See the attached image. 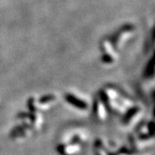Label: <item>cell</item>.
<instances>
[{
  "instance_id": "cell-1",
  "label": "cell",
  "mask_w": 155,
  "mask_h": 155,
  "mask_svg": "<svg viewBox=\"0 0 155 155\" xmlns=\"http://www.w3.org/2000/svg\"><path fill=\"white\" fill-rule=\"evenodd\" d=\"M101 100L104 102L107 110L115 113L121 114L127 112L128 109L133 106V102L128 97L120 94L116 90H107L101 96Z\"/></svg>"
},
{
  "instance_id": "cell-2",
  "label": "cell",
  "mask_w": 155,
  "mask_h": 155,
  "mask_svg": "<svg viewBox=\"0 0 155 155\" xmlns=\"http://www.w3.org/2000/svg\"><path fill=\"white\" fill-rule=\"evenodd\" d=\"M84 138L81 136H74L68 143H61L57 147L59 153L61 155H76L82 150V142Z\"/></svg>"
},
{
  "instance_id": "cell-3",
  "label": "cell",
  "mask_w": 155,
  "mask_h": 155,
  "mask_svg": "<svg viewBox=\"0 0 155 155\" xmlns=\"http://www.w3.org/2000/svg\"><path fill=\"white\" fill-rule=\"evenodd\" d=\"M56 102V98L53 95H47L38 100H35L34 98H30L28 102V106L29 110L32 112L40 113L41 111L46 110L49 109Z\"/></svg>"
},
{
  "instance_id": "cell-4",
  "label": "cell",
  "mask_w": 155,
  "mask_h": 155,
  "mask_svg": "<svg viewBox=\"0 0 155 155\" xmlns=\"http://www.w3.org/2000/svg\"><path fill=\"white\" fill-rule=\"evenodd\" d=\"M93 112H94L95 117L98 121H105L107 119L108 115V110L104 105V102L101 100V98H97L95 100L94 105H93Z\"/></svg>"
},
{
  "instance_id": "cell-5",
  "label": "cell",
  "mask_w": 155,
  "mask_h": 155,
  "mask_svg": "<svg viewBox=\"0 0 155 155\" xmlns=\"http://www.w3.org/2000/svg\"><path fill=\"white\" fill-rule=\"evenodd\" d=\"M32 128L26 125V124H22L15 127V128L11 131V137L12 139H23L29 136L32 134Z\"/></svg>"
},
{
  "instance_id": "cell-6",
  "label": "cell",
  "mask_w": 155,
  "mask_h": 155,
  "mask_svg": "<svg viewBox=\"0 0 155 155\" xmlns=\"http://www.w3.org/2000/svg\"><path fill=\"white\" fill-rule=\"evenodd\" d=\"M140 113H141V109L140 107L132 106L130 109L127 110V113L124 116V119H123L124 123L126 125H131L134 121H136L138 119L139 116H140Z\"/></svg>"
},
{
  "instance_id": "cell-7",
  "label": "cell",
  "mask_w": 155,
  "mask_h": 155,
  "mask_svg": "<svg viewBox=\"0 0 155 155\" xmlns=\"http://www.w3.org/2000/svg\"><path fill=\"white\" fill-rule=\"evenodd\" d=\"M65 97H66L67 102L68 104H70L71 105L74 106L77 109L82 110H85L88 109V104L84 101H83V100L78 98L77 97H75L74 95L67 94Z\"/></svg>"
},
{
  "instance_id": "cell-8",
  "label": "cell",
  "mask_w": 155,
  "mask_h": 155,
  "mask_svg": "<svg viewBox=\"0 0 155 155\" xmlns=\"http://www.w3.org/2000/svg\"><path fill=\"white\" fill-rule=\"evenodd\" d=\"M99 143V145H96V150H95V153H96V155H115V153H111V152H109L108 150H106L104 146H103V143L102 142H97Z\"/></svg>"
}]
</instances>
